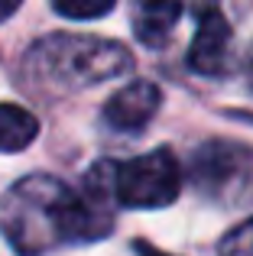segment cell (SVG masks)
I'll list each match as a JSON object with an SVG mask.
<instances>
[{"label": "cell", "mask_w": 253, "mask_h": 256, "mask_svg": "<svg viewBox=\"0 0 253 256\" xmlns=\"http://www.w3.org/2000/svg\"><path fill=\"white\" fill-rule=\"evenodd\" d=\"M178 192H182V169L166 146L117 166V204L166 208L178 198Z\"/></svg>", "instance_id": "3"}, {"label": "cell", "mask_w": 253, "mask_h": 256, "mask_svg": "<svg viewBox=\"0 0 253 256\" xmlns=\"http://www.w3.org/2000/svg\"><path fill=\"white\" fill-rule=\"evenodd\" d=\"M162 104V91L152 82H130L104 104V120L114 130H140L156 117Z\"/></svg>", "instance_id": "6"}, {"label": "cell", "mask_w": 253, "mask_h": 256, "mask_svg": "<svg viewBox=\"0 0 253 256\" xmlns=\"http://www.w3.org/2000/svg\"><path fill=\"white\" fill-rule=\"evenodd\" d=\"M52 4L68 20H94V16L110 13V6H114L117 0H52Z\"/></svg>", "instance_id": "10"}, {"label": "cell", "mask_w": 253, "mask_h": 256, "mask_svg": "<svg viewBox=\"0 0 253 256\" xmlns=\"http://www.w3.org/2000/svg\"><path fill=\"white\" fill-rule=\"evenodd\" d=\"M202 4H214V0H202Z\"/></svg>", "instance_id": "14"}, {"label": "cell", "mask_w": 253, "mask_h": 256, "mask_svg": "<svg viewBox=\"0 0 253 256\" xmlns=\"http://www.w3.org/2000/svg\"><path fill=\"white\" fill-rule=\"evenodd\" d=\"M136 253H140V256H166L162 250H156V246H146V244H136Z\"/></svg>", "instance_id": "12"}, {"label": "cell", "mask_w": 253, "mask_h": 256, "mask_svg": "<svg viewBox=\"0 0 253 256\" xmlns=\"http://www.w3.org/2000/svg\"><path fill=\"white\" fill-rule=\"evenodd\" d=\"M0 230L20 256L75 240V192L49 175L20 178L0 201Z\"/></svg>", "instance_id": "2"}, {"label": "cell", "mask_w": 253, "mask_h": 256, "mask_svg": "<svg viewBox=\"0 0 253 256\" xmlns=\"http://www.w3.org/2000/svg\"><path fill=\"white\" fill-rule=\"evenodd\" d=\"M20 4H23V0H0V23H4L6 16H13V13L20 10Z\"/></svg>", "instance_id": "11"}, {"label": "cell", "mask_w": 253, "mask_h": 256, "mask_svg": "<svg viewBox=\"0 0 253 256\" xmlns=\"http://www.w3.org/2000/svg\"><path fill=\"white\" fill-rule=\"evenodd\" d=\"M192 182L198 192L218 201H237L253 182V152L237 143H211L198 146L192 156Z\"/></svg>", "instance_id": "4"}, {"label": "cell", "mask_w": 253, "mask_h": 256, "mask_svg": "<svg viewBox=\"0 0 253 256\" xmlns=\"http://www.w3.org/2000/svg\"><path fill=\"white\" fill-rule=\"evenodd\" d=\"M218 253L221 256H253V218L240 220L237 227H230V230L224 234Z\"/></svg>", "instance_id": "9"}, {"label": "cell", "mask_w": 253, "mask_h": 256, "mask_svg": "<svg viewBox=\"0 0 253 256\" xmlns=\"http://www.w3.org/2000/svg\"><path fill=\"white\" fill-rule=\"evenodd\" d=\"M182 20V0H136L133 4V32L140 42L159 46Z\"/></svg>", "instance_id": "7"}, {"label": "cell", "mask_w": 253, "mask_h": 256, "mask_svg": "<svg viewBox=\"0 0 253 256\" xmlns=\"http://www.w3.org/2000/svg\"><path fill=\"white\" fill-rule=\"evenodd\" d=\"M230 42H234L230 23L211 6L198 20L195 39H192V49H188V65L202 75H221L230 56Z\"/></svg>", "instance_id": "5"}, {"label": "cell", "mask_w": 253, "mask_h": 256, "mask_svg": "<svg viewBox=\"0 0 253 256\" xmlns=\"http://www.w3.org/2000/svg\"><path fill=\"white\" fill-rule=\"evenodd\" d=\"M247 78H250V88H253V56H250V62H247Z\"/></svg>", "instance_id": "13"}, {"label": "cell", "mask_w": 253, "mask_h": 256, "mask_svg": "<svg viewBox=\"0 0 253 256\" xmlns=\"http://www.w3.org/2000/svg\"><path fill=\"white\" fill-rule=\"evenodd\" d=\"M39 120L20 104H0V152H20L36 140Z\"/></svg>", "instance_id": "8"}, {"label": "cell", "mask_w": 253, "mask_h": 256, "mask_svg": "<svg viewBox=\"0 0 253 256\" xmlns=\"http://www.w3.org/2000/svg\"><path fill=\"white\" fill-rule=\"evenodd\" d=\"M130 68H133L130 49L101 36L56 32V36L32 42L30 52L23 56V78L36 91L52 94V98L120 78Z\"/></svg>", "instance_id": "1"}]
</instances>
